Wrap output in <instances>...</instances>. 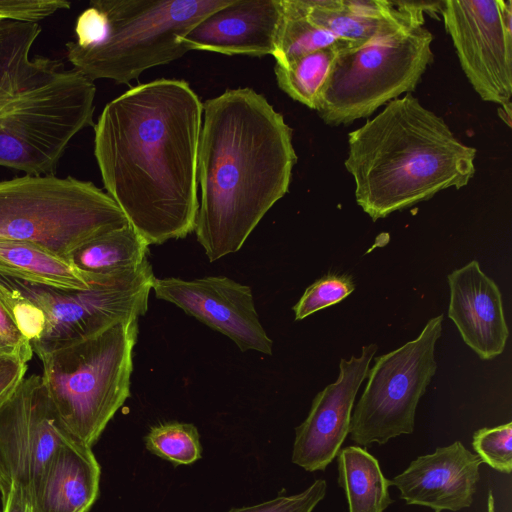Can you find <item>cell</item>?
Returning a JSON list of instances; mask_svg holds the SVG:
<instances>
[{
	"label": "cell",
	"instance_id": "11",
	"mask_svg": "<svg viewBox=\"0 0 512 512\" xmlns=\"http://www.w3.org/2000/svg\"><path fill=\"white\" fill-rule=\"evenodd\" d=\"M440 13L468 81L484 101L500 105L510 118L512 2L447 0Z\"/></svg>",
	"mask_w": 512,
	"mask_h": 512
},
{
	"label": "cell",
	"instance_id": "8",
	"mask_svg": "<svg viewBox=\"0 0 512 512\" xmlns=\"http://www.w3.org/2000/svg\"><path fill=\"white\" fill-rule=\"evenodd\" d=\"M127 224L115 201L91 181L54 174L0 181V237L65 260L91 238Z\"/></svg>",
	"mask_w": 512,
	"mask_h": 512
},
{
	"label": "cell",
	"instance_id": "13",
	"mask_svg": "<svg viewBox=\"0 0 512 512\" xmlns=\"http://www.w3.org/2000/svg\"><path fill=\"white\" fill-rule=\"evenodd\" d=\"M152 290L156 298L227 336L242 352L272 355L273 343L259 320L249 286L224 276L194 280L155 277Z\"/></svg>",
	"mask_w": 512,
	"mask_h": 512
},
{
	"label": "cell",
	"instance_id": "10",
	"mask_svg": "<svg viewBox=\"0 0 512 512\" xmlns=\"http://www.w3.org/2000/svg\"><path fill=\"white\" fill-rule=\"evenodd\" d=\"M442 322V314L430 319L417 338L375 358L351 414L349 434L355 444L383 445L413 432L418 402L437 369L434 350Z\"/></svg>",
	"mask_w": 512,
	"mask_h": 512
},
{
	"label": "cell",
	"instance_id": "17",
	"mask_svg": "<svg viewBox=\"0 0 512 512\" xmlns=\"http://www.w3.org/2000/svg\"><path fill=\"white\" fill-rule=\"evenodd\" d=\"M448 316L464 342L483 360L500 355L508 339L502 296L497 284L472 260L448 277Z\"/></svg>",
	"mask_w": 512,
	"mask_h": 512
},
{
	"label": "cell",
	"instance_id": "4",
	"mask_svg": "<svg viewBox=\"0 0 512 512\" xmlns=\"http://www.w3.org/2000/svg\"><path fill=\"white\" fill-rule=\"evenodd\" d=\"M39 23L0 21V166L54 174L72 139L93 124L96 86L59 59L31 57Z\"/></svg>",
	"mask_w": 512,
	"mask_h": 512
},
{
	"label": "cell",
	"instance_id": "27",
	"mask_svg": "<svg viewBox=\"0 0 512 512\" xmlns=\"http://www.w3.org/2000/svg\"><path fill=\"white\" fill-rule=\"evenodd\" d=\"M473 449L483 463L510 474L512 471V423L481 428L473 434Z\"/></svg>",
	"mask_w": 512,
	"mask_h": 512
},
{
	"label": "cell",
	"instance_id": "33",
	"mask_svg": "<svg viewBox=\"0 0 512 512\" xmlns=\"http://www.w3.org/2000/svg\"><path fill=\"white\" fill-rule=\"evenodd\" d=\"M3 501V512H34L28 493L15 483L10 484L9 492Z\"/></svg>",
	"mask_w": 512,
	"mask_h": 512
},
{
	"label": "cell",
	"instance_id": "19",
	"mask_svg": "<svg viewBox=\"0 0 512 512\" xmlns=\"http://www.w3.org/2000/svg\"><path fill=\"white\" fill-rule=\"evenodd\" d=\"M315 24L340 39L363 43L375 36L402 12L401 1L302 0Z\"/></svg>",
	"mask_w": 512,
	"mask_h": 512
},
{
	"label": "cell",
	"instance_id": "24",
	"mask_svg": "<svg viewBox=\"0 0 512 512\" xmlns=\"http://www.w3.org/2000/svg\"><path fill=\"white\" fill-rule=\"evenodd\" d=\"M351 43L305 54L285 66L275 64L278 87L293 100L316 110L339 51Z\"/></svg>",
	"mask_w": 512,
	"mask_h": 512
},
{
	"label": "cell",
	"instance_id": "9",
	"mask_svg": "<svg viewBox=\"0 0 512 512\" xmlns=\"http://www.w3.org/2000/svg\"><path fill=\"white\" fill-rule=\"evenodd\" d=\"M154 279L148 259L128 273L89 281L90 287L84 290L34 284L0 274V282L44 313L45 330L39 341L31 345L36 354L143 316L148 309Z\"/></svg>",
	"mask_w": 512,
	"mask_h": 512
},
{
	"label": "cell",
	"instance_id": "5",
	"mask_svg": "<svg viewBox=\"0 0 512 512\" xmlns=\"http://www.w3.org/2000/svg\"><path fill=\"white\" fill-rule=\"evenodd\" d=\"M232 0H93L66 43L72 67L94 81L128 84L145 70L189 50L179 42L197 23Z\"/></svg>",
	"mask_w": 512,
	"mask_h": 512
},
{
	"label": "cell",
	"instance_id": "22",
	"mask_svg": "<svg viewBox=\"0 0 512 512\" xmlns=\"http://www.w3.org/2000/svg\"><path fill=\"white\" fill-rule=\"evenodd\" d=\"M338 483L349 512H383L391 503L390 486L378 460L360 446H347L337 454Z\"/></svg>",
	"mask_w": 512,
	"mask_h": 512
},
{
	"label": "cell",
	"instance_id": "18",
	"mask_svg": "<svg viewBox=\"0 0 512 512\" xmlns=\"http://www.w3.org/2000/svg\"><path fill=\"white\" fill-rule=\"evenodd\" d=\"M101 467L92 447L69 438L55 453L31 501L34 512H89Z\"/></svg>",
	"mask_w": 512,
	"mask_h": 512
},
{
	"label": "cell",
	"instance_id": "12",
	"mask_svg": "<svg viewBox=\"0 0 512 512\" xmlns=\"http://www.w3.org/2000/svg\"><path fill=\"white\" fill-rule=\"evenodd\" d=\"M69 438L40 375L25 377L0 405V464L10 483L21 486L31 501L55 453Z\"/></svg>",
	"mask_w": 512,
	"mask_h": 512
},
{
	"label": "cell",
	"instance_id": "15",
	"mask_svg": "<svg viewBox=\"0 0 512 512\" xmlns=\"http://www.w3.org/2000/svg\"><path fill=\"white\" fill-rule=\"evenodd\" d=\"M482 460L460 441L417 457L389 479L408 505L426 506L435 512H457L471 506L480 479Z\"/></svg>",
	"mask_w": 512,
	"mask_h": 512
},
{
	"label": "cell",
	"instance_id": "32",
	"mask_svg": "<svg viewBox=\"0 0 512 512\" xmlns=\"http://www.w3.org/2000/svg\"><path fill=\"white\" fill-rule=\"evenodd\" d=\"M0 336L10 343L22 347L32 348L29 341L22 335L18 329L13 317L0 299Z\"/></svg>",
	"mask_w": 512,
	"mask_h": 512
},
{
	"label": "cell",
	"instance_id": "25",
	"mask_svg": "<svg viewBox=\"0 0 512 512\" xmlns=\"http://www.w3.org/2000/svg\"><path fill=\"white\" fill-rule=\"evenodd\" d=\"M152 454L173 465H191L201 458L200 435L195 425L170 421L153 426L144 437Z\"/></svg>",
	"mask_w": 512,
	"mask_h": 512
},
{
	"label": "cell",
	"instance_id": "34",
	"mask_svg": "<svg viewBox=\"0 0 512 512\" xmlns=\"http://www.w3.org/2000/svg\"><path fill=\"white\" fill-rule=\"evenodd\" d=\"M22 353L33 356V349L18 347L0 336V354Z\"/></svg>",
	"mask_w": 512,
	"mask_h": 512
},
{
	"label": "cell",
	"instance_id": "6",
	"mask_svg": "<svg viewBox=\"0 0 512 512\" xmlns=\"http://www.w3.org/2000/svg\"><path fill=\"white\" fill-rule=\"evenodd\" d=\"M401 3V14L375 36L339 51L316 108L326 124H351L411 93L432 64L424 12H440L442 2Z\"/></svg>",
	"mask_w": 512,
	"mask_h": 512
},
{
	"label": "cell",
	"instance_id": "23",
	"mask_svg": "<svg viewBox=\"0 0 512 512\" xmlns=\"http://www.w3.org/2000/svg\"><path fill=\"white\" fill-rule=\"evenodd\" d=\"M349 42L310 20L302 0H282V18L272 55L277 65L285 66L305 54Z\"/></svg>",
	"mask_w": 512,
	"mask_h": 512
},
{
	"label": "cell",
	"instance_id": "31",
	"mask_svg": "<svg viewBox=\"0 0 512 512\" xmlns=\"http://www.w3.org/2000/svg\"><path fill=\"white\" fill-rule=\"evenodd\" d=\"M32 357L22 353L0 354V405L21 384Z\"/></svg>",
	"mask_w": 512,
	"mask_h": 512
},
{
	"label": "cell",
	"instance_id": "29",
	"mask_svg": "<svg viewBox=\"0 0 512 512\" xmlns=\"http://www.w3.org/2000/svg\"><path fill=\"white\" fill-rule=\"evenodd\" d=\"M326 491V481L317 479L300 493L280 495L262 503L233 508L227 512H312L323 500Z\"/></svg>",
	"mask_w": 512,
	"mask_h": 512
},
{
	"label": "cell",
	"instance_id": "3",
	"mask_svg": "<svg viewBox=\"0 0 512 512\" xmlns=\"http://www.w3.org/2000/svg\"><path fill=\"white\" fill-rule=\"evenodd\" d=\"M475 157L474 147L407 93L348 133L344 165L354 179L357 204L376 221L442 190L466 186Z\"/></svg>",
	"mask_w": 512,
	"mask_h": 512
},
{
	"label": "cell",
	"instance_id": "30",
	"mask_svg": "<svg viewBox=\"0 0 512 512\" xmlns=\"http://www.w3.org/2000/svg\"><path fill=\"white\" fill-rule=\"evenodd\" d=\"M70 7L71 3L65 0H0V21L38 23Z\"/></svg>",
	"mask_w": 512,
	"mask_h": 512
},
{
	"label": "cell",
	"instance_id": "16",
	"mask_svg": "<svg viewBox=\"0 0 512 512\" xmlns=\"http://www.w3.org/2000/svg\"><path fill=\"white\" fill-rule=\"evenodd\" d=\"M281 18L282 0H232L202 19L179 42L189 51L272 56Z\"/></svg>",
	"mask_w": 512,
	"mask_h": 512
},
{
	"label": "cell",
	"instance_id": "7",
	"mask_svg": "<svg viewBox=\"0 0 512 512\" xmlns=\"http://www.w3.org/2000/svg\"><path fill=\"white\" fill-rule=\"evenodd\" d=\"M138 319L37 354L42 381L64 429L92 447L130 395Z\"/></svg>",
	"mask_w": 512,
	"mask_h": 512
},
{
	"label": "cell",
	"instance_id": "35",
	"mask_svg": "<svg viewBox=\"0 0 512 512\" xmlns=\"http://www.w3.org/2000/svg\"><path fill=\"white\" fill-rule=\"evenodd\" d=\"M10 481L7 478L1 464H0V493L2 495V500H4L10 489Z\"/></svg>",
	"mask_w": 512,
	"mask_h": 512
},
{
	"label": "cell",
	"instance_id": "20",
	"mask_svg": "<svg viewBox=\"0 0 512 512\" xmlns=\"http://www.w3.org/2000/svg\"><path fill=\"white\" fill-rule=\"evenodd\" d=\"M148 251L147 242L127 224L86 241L67 261L89 282L138 269Z\"/></svg>",
	"mask_w": 512,
	"mask_h": 512
},
{
	"label": "cell",
	"instance_id": "2",
	"mask_svg": "<svg viewBox=\"0 0 512 512\" xmlns=\"http://www.w3.org/2000/svg\"><path fill=\"white\" fill-rule=\"evenodd\" d=\"M296 162L292 129L263 95L227 89L203 103L194 231L211 262L241 249L287 193Z\"/></svg>",
	"mask_w": 512,
	"mask_h": 512
},
{
	"label": "cell",
	"instance_id": "26",
	"mask_svg": "<svg viewBox=\"0 0 512 512\" xmlns=\"http://www.w3.org/2000/svg\"><path fill=\"white\" fill-rule=\"evenodd\" d=\"M355 289L352 278L348 275L327 274L303 293L294 305L295 320H302L309 315L344 300Z\"/></svg>",
	"mask_w": 512,
	"mask_h": 512
},
{
	"label": "cell",
	"instance_id": "1",
	"mask_svg": "<svg viewBox=\"0 0 512 512\" xmlns=\"http://www.w3.org/2000/svg\"><path fill=\"white\" fill-rule=\"evenodd\" d=\"M203 103L182 79H156L108 102L94 124L106 193L148 245L195 228Z\"/></svg>",
	"mask_w": 512,
	"mask_h": 512
},
{
	"label": "cell",
	"instance_id": "14",
	"mask_svg": "<svg viewBox=\"0 0 512 512\" xmlns=\"http://www.w3.org/2000/svg\"><path fill=\"white\" fill-rule=\"evenodd\" d=\"M372 343L360 356L342 358L337 380L313 399L306 419L295 429L292 462L307 472L324 471L349 434L353 404L377 351Z\"/></svg>",
	"mask_w": 512,
	"mask_h": 512
},
{
	"label": "cell",
	"instance_id": "28",
	"mask_svg": "<svg viewBox=\"0 0 512 512\" xmlns=\"http://www.w3.org/2000/svg\"><path fill=\"white\" fill-rule=\"evenodd\" d=\"M0 299L26 340L31 345L39 341L45 330L44 313L34 303L2 282H0Z\"/></svg>",
	"mask_w": 512,
	"mask_h": 512
},
{
	"label": "cell",
	"instance_id": "21",
	"mask_svg": "<svg viewBox=\"0 0 512 512\" xmlns=\"http://www.w3.org/2000/svg\"><path fill=\"white\" fill-rule=\"evenodd\" d=\"M0 274L61 289L90 287L67 260L35 244L4 237H0Z\"/></svg>",
	"mask_w": 512,
	"mask_h": 512
}]
</instances>
